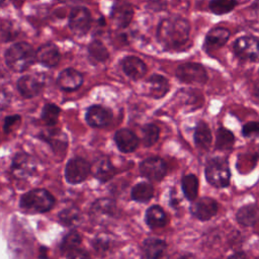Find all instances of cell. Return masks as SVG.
Masks as SVG:
<instances>
[{
    "label": "cell",
    "instance_id": "6da1fadb",
    "mask_svg": "<svg viewBox=\"0 0 259 259\" xmlns=\"http://www.w3.org/2000/svg\"><path fill=\"white\" fill-rule=\"evenodd\" d=\"M190 25L179 16L163 19L157 29V39L166 50H180L186 47L189 39Z\"/></svg>",
    "mask_w": 259,
    "mask_h": 259
},
{
    "label": "cell",
    "instance_id": "7a4b0ae2",
    "mask_svg": "<svg viewBox=\"0 0 259 259\" xmlns=\"http://www.w3.org/2000/svg\"><path fill=\"white\" fill-rule=\"evenodd\" d=\"M36 52L27 42H16L7 49L4 55L7 67L14 72H22L36 60Z\"/></svg>",
    "mask_w": 259,
    "mask_h": 259
},
{
    "label": "cell",
    "instance_id": "3957f363",
    "mask_svg": "<svg viewBox=\"0 0 259 259\" xmlns=\"http://www.w3.org/2000/svg\"><path fill=\"white\" fill-rule=\"evenodd\" d=\"M55 203L54 196L46 189H32L20 198V206L30 212H47Z\"/></svg>",
    "mask_w": 259,
    "mask_h": 259
},
{
    "label": "cell",
    "instance_id": "277c9868",
    "mask_svg": "<svg viewBox=\"0 0 259 259\" xmlns=\"http://www.w3.org/2000/svg\"><path fill=\"white\" fill-rule=\"evenodd\" d=\"M205 178L214 187H227L231 178L228 162L221 157L210 159L205 166Z\"/></svg>",
    "mask_w": 259,
    "mask_h": 259
},
{
    "label": "cell",
    "instance_id": "5b68a950",
    "mask_svg": "<svg viewBox=\"0 0 259 259\" xmlns=\"http://www.w3.org/2000/svg\"><path fill=\"white\" fill-rule=\"evenodd\" d=\"M177 78L188 84H204L207 81V74L204 67L197 63H184L176 70Z\"/></svg>",
    "mask_w": 259,
    "mask_h": 259
},
{
    "label": "cell",
    "instance_id": "8992f818",
    "mask_svg": "<svg viewBox=\"0 0 259 259\" xmlns=\"http://www.w3.org/2000/svg\"><path fill=\"white\" fill-rule=\"evenodd\" d=\"M89 214L95 224H105L116 214V204L112 199L99 198L90 207Z\"/></svg>",
    "mask_w": 259,
    "mask_h": 259
},
{
    "label": "cell",
    "instance_id": "52a82bcc",
    "mask_svg": "<svg viewBox=\"0 0 259 259\" xmlns=\"http://www.w3.org/2000/svg\"><path fill=\"white\" fill-rule=\"evenodd\" d=\"M90 171L91 166L85 159L73 158L66 165L65 178L71 184H78L88 177Z\"/></svg>",
    "mask_w": 259,
    "mask_h": 259
},
{
    "label": "cell",
    "instance_id": "ba28073f",
    "mask_svg": "<svg viewBox=\"0 0 259 259\" xmlns=\"http://www.w3.org/2000/svg\"><path fill=\"white\" fill-rule=\"evenodd\" d=\"M36 170V161L27 153H18L11 163V172L14 177L24 179L31 176Z\"/></svg>",
    "mask_w": 259,
    "mask_h": 259
},
{
    "label": "cell",
    "instance_id": "9c48e42d",
    "mask_svg": "<svg viewBox=\"0 0 259 259\" xmlns=\"http://www.w3.org/2000/svg\"><path fill=\"white\" fill-rule=\"evenodd\" d=\"M69 26L77 35H84L91 26V15L87 8L78 6L71 10L69 16Z\"/></svg>",
    "mask_w": 259,
    "mask_h": 259
},
{
    "label": "cell",
    "instance_id": "30bf717a",
    "mask_svg": "<svg viewBox=\"0 0 259 259\" xmlns=\"http://www.w3.org/2000/svg\"><path fill=\"white\" fill-rule=\"evenodd\" d=\"M234 53L242 60L254 61L259 56V40L252 36H241L234 44Z\"/></svg>",
    "mask_w": 259,
    "mask_h": 259
},
{
    "label": "cell",
    "instance_id": "8fae6325",
    "mask_svg": "<svg viewBox=\"0 0 259 259\" xmlns=\"http://www.w3.org/2000/svg\"><path fill=\"white\" fill-rule=\"evenodd\" d=\"M141 174L152 181L162 180L167 172V165L159 157H151L144 160L140 165Z\"/></svg>",
    "mask_w": 259,
    "mask_h": 259
},
{
    "label": "cell",
    "instance_id": "7c38bea8",
    "mask_svg": "<svg viewBox=\"0 0 259 259\" xmlns=\"http://www.w3.org/2000/svg\"><path fill=\"white\" fill-rule=\"evenodd\" d=\"M44 87V81L34 75H24L17 81V89L25 98H32L40 93Z\"/></svg>",
    "mask_w": 259,
    "mask_h": 259
},
{
    "label": "cell",
    "instance_id": "4fadbf2b",
    "mask_svg": "<svg viewBox=\"0 0 259 259\" xmlns=\"http://www.w3.org/2000/svg\"><path fill=\"white\" fill-rule=\"evenodd\" d=\"M86 121L93 127H103L112 119L111 111L101 105H92L86 112Z\"/></svg>",
    "mask_w": 259,
    "mask_h": 259
},
{
    "label": "cell",
    "instance_id": "5bb4252c",
    "mask_svg": "<svg viewBox=\"0 0 259 259\" xmlns=\"http://www.w3.org/2000/svg\"><path fill=\"white\" fill-rule=\"evenodd\" d=\"M218 207V202L213 198L202 197L192 204L190 210L198 220L207 221L217 213Z\"/></svg>",
    "mask_w": 259,
    "mask_h": 259
},
{
    "label": "cell",
    "instance_id": "9a60e30c",
    "mask_svg": "<svg viewBox=\"0 0 259 259\" xmlns=\"http://www.w3.org/2000/svg\"><path fill=\"white\" fill-rule=\"evenodd\" d=\"M134 9L131 4L124 1H117L111 10L110 17L113 23L118 27H125L132 21Z\"/></svg>",
    "mask_w": 259,
    "mask_h": 259
},
{
    "label": "cell",
    "instance_id": "2e32d148",
    "mask_svg": "<svg viewBox=\"0 0 259 259\" xmlns=\"http://www.w3.org/2000/svg\"><path fill=\"white\" fill-rule=\"evenodd\" d=\"M83 83L82 74L72 68L63 70L57 79V85L59 88L65 91H73L79 88Z\"/></svg>",
    "mask_w": 259,
    "mask_h": 259
},
{
    "label": "cell",
    "instance_id": "e0dca14e",
    "mask_svg": "<svg viewBox=\"0 0 259 259\" xmlns=\"http://www.w3.org/2000/svg\"><path fill=\"white\" fill-rule=\"evenodd\" d=\"M35 55L36 61L49 68L55 67L59 63L61 57L58 47L52 42H48L40 46L37 49Z\"/></svg>",
    "mask_w": 259,
    "mask_h": 259
},
{
    "label": "cell",
    "instance_id": "ac0fdd59",
    "mask_svg": "<svg viewBox=\"0 0 259 259\" xmlns=\"http://www.w3.org/2000/svg\"><path fill=\"white\" fill-rule=\"evenodd\" d=\"M121 67L126 76L134 80L143 78L147 73L146 64L136 56H127L121 61Z\"/></svg>",
    "mask_w": 259,
    "mask_h": 259
},
{
    "label": "cell",
    "instance_id": "d6986e66",
    "mask_svg": "<svg viewBox=\"0 0 259 259\" xmlns=\"http://www.w3.org/2000/svg\"><path fill=\"white\" fill-rule=\"evenodd\" d=\"M114 141L119 151L123 153L135 151L139 145L138 137L127 128L118 130L114 135Z\"/></svg>",
    "mask_w": 259,
    "mask_h": 259
},
{
    "label": "cell",
    "instance_id": "ffe728a7",
    "mask_svg": "<svg viewBox=\"0 0 259 259\" xmlns=\"http://www.w3.org/2000/svg\"><path fill=\"white\" fill-rule=\"evenodd\" d=\"M230 31L229 29L225 27H214L210 29L206 36L204 41V48L205 50H217L223 47L230 37Z\"/></svg>",
    "mask_w": 259,
    "mask_h": 259
},
{
    "label": "cell",
    "instance_id": "44dd1931",
    "mask_svg": "<svg viewBox=\"0 0 259 259\" xmlns=\"http://www.w3.org/2000/svg\"><path fill=\"white\" fill-rule=\"evenodd\" d=\"M166 251V243L160 239L149 238L143 243V252L148 259H160Z\"/></svg>",
    "mask_w": 259,
    "mask_h": 259
},
{
    "label": "cell",
    "instance_id": "7402d4cb",
    "mask_svg": "<svg viewBox=\"0 0 259 259\" xmlns=\"http://www.w3.org/2000/svg\"><path fill=\"white\" fill-rule=\"evenodd\" d=\"M93 175L100 182H106L115 175V169L110 161L105 158H100L92 167Z\"/></svg>",
    "mask_w": 259,
    "mask_h": 259
},
{
    "label": "cell",
    "instance_id": "603a6c76",
    "mask_svg": "<svg viewBox=\"0 0 259 259\" xmlns=\"http://www.w3.org/2000/svg\"><path fill=\"white\" fill-rule=\"evenodd\" d=\"M149 85V95L154 98L163 97L169 90V82L168 80L162 76L155 74L150 77L148 80Z\"/></svg>",
    "mask_w": 259,
    "mask_h": 259
},
{
    "label": "cell",
    "instance_id": "cb8c5ba5",
    "mask_svg": "<svg viewBox=\"0 0 259 259\" xmlns=\"http://www.w3.org/2000/svg\"><path fill=\"white\" fill-rule=\"evenodd\" d=\"M194 143L203 151H207L211 145V132L204 121H199L195 126Z\"/></svg>",
    "mask_w": 259,
    "mask_h": 259
},
{
    "label": "cell",
    "instance_id": "d4e9b609",
    "mask_svg": "<svg viewBox=\"0 0 259 259\" xmlns=\"http://www.w3.org/2000/svg\"><path fill=\"white\" fill-rule=\"evenodd\" d=\"M145 220L150 228H160L166 224V213L161 206L152 205L147 209Z\"/></svg>",
    "mask_w": 259,
    "mask_h": 259
},
{
    "label": "cell",
    "instance_id": "484cf974",
    "mask_svg": "<svg viewBox=\"0 0 259 259\" xmlns=\"http://www.w3.org/2000/svg\"><path fill=\"white\" fill-rule=\"evenodd\" d=\"M41 138L50 144L54 151H64L67 147V137L59 130L49 131L41 135Z\"/></svg>",
    "mask_w": 259,
    "mask_h": 259
},
{
    "label": "cell",
    "instance_id": "4316f807",
    "mask_svg": "<svg viewBox=\"0 0 259 259\" xmlns=\"http://www.w3.org/2000/svg\"><path fill=\"white\" fill-rule=\"evenodd\" d=\"M154 194V188L152 184L148 182H141L135 185L132 189L131 196L134 200L139 202H147L149 201Z\"/></svg>",
    "mask_w": 259,
    "mask_h": 259
},
{
    "label": "cell",
    "instance_id": "83f0119b",
    "mask_svg": "<svg viewBox=\"0 0 259 259\" xmlns=\"http://www.w3.org/2000/svg\"><path fill=\"white\" fill-rule=\"evenodd\" d=\"M181 186H182L183 193L188 200L193 201L196 199L198 194V179L195 175L193 174L185 175L182 178Z\"/></svg>",
    "mask_w": 259,
    "mask_h": 259
},
{
    "label": "cell",
    "instance_id": "f1b7e54d",
    "mask_svg": "<svg viewBox=\"0 0 259 259\" xmlns=\"http://www.w3.org/2000/svg\"><path fill=\"white\" fill-rule=\"evenodd\" d=\"M235 143V137L233 133L225 127H220L217 131L215 148L221 151L231 150Z\"/></svg>",
    "mask_w": 259,
    "mask_h": 259
},
{
    "label": "cell",
    "instance_id": "f546056e",
    "mask_svg": "<svg viewBox=\"0 0 259 259\" xmlns=\"http://www.w3.org/2000/svg\"><path fill=\"white\" fill-rule=\"evenodd\" d=\"M236 219H237L238 223H240L243 226H246V227L253 226L257 219L256 207L252 204L242 206L241 208L238 209Z\"/></svg>",
    "mask_w": 259,
    "mask_h": 259
},
{
    "label": "cell",
    "instance_id": "4dcf8cb0",
    "mask_svg": "<svg viewBox=\"0 0 259 259\" xmlns=\"http://www.w3.org/2000/svg\"><path fill=\"white\" fill-rule=\"evenodd\" d=\"M81 241H82V239H81V236H80V234L78 232L72 231V232L68 233L63 238L62 243H61V251H62V253L68 256L73 251L79 249Z\"/></svg>",
    "mask_w": 259,
    "mask_h": 259
},
{
    "label": "cell",
    "instance_id": "1f68e13d",
    "mask_svg": "<svg viewBox=\"0 0 259 259\" xmlns=\"http://www.w3.org/2000/svg\"><path fill=\"white\" fill-rule=\"evenodd\" d=\"M59 221L67 227H74L76 226L81 219V212L76 206H70L64 208L59 212Z\"/></svg>",
    "mask_w": 259,
    "mask_h": 259
},
{
    "label": "cell",
    "instance_id": "d6a6232c",
    "mask_svg": "<svg viewBox=\"0 0 259 259\" xmlns=\"http://www.w3.org/2000/svg\"><path fill=\"white\" fill-rule=\"evenodd\" d=\"M88 53L90 57L97 62H104L109 57V53L106 47L97 39H94L90 42V45L88 46Z\"/></svg>",
    "mask_w": 259,
    "mask_h": 259
},
{
    "label": "cell",
    "instance_id": "836d02e7",
    "mask_svg": "<svg viewBox=\"0 0 259 259\" xmlns=\"http://www.w3.org/2000/svg\"><path fill=\"white\" fill-rule=\"evenodd\" d=\"M237 4L236 0H210L208 6L212 13L222 15L232 11Z\"/></svg>",
    "mask_w": 259,
    "mask_h": 259
},
{
    "label": "cell",
    "instance_id": "e575fe53",
    "mask_svg": "<svg viewBox=\"0 0 259 259\" xmlns=\"http://www.w3.org/2000/svg\"><path fill=\"white\" fill-rule=\"evenodd\" d=\"M61 109L59 106L53 103H47L41 110V119L48 125H55L58 121Z\"/></svg>",
    "mask_w": 259,
    "mask_h": 259
},
{
    "label": "cell",
    "instance_id": "d590c367",
    "mask_svg": "<svg viewBox=\"0 0 259 259\" xmlns=\"http://www.w3.org/2000/svg\"><path fill=\"white\" fill-rule=\"evenodd\" d=\"M159 127L154 123H148L143 127V141L145 146H153L159 138Z\"/></svg>",
    "mask_w": 259,
    "mask_h": 259
},
{
    "label": "cell",
    "instance_id": "8d00e7d4",
    "mask_svg": "<svg viewBox=\"0 0 259 259\" xmlns=\"http://www.w3.org/2000/svg\"><path fill=\"white\" fill-rule=\"evenodd\" d=\"M94 249L99 253H104L110 248V239L106 235H99L93 241Z\"/></svg>",
    "mask_w": 259,
    "mask_h": 259
},
{
    "label": "cell",
    "instance_id": "74e56055",
    "mask_svg": "<svg viewBox=\"0 0 259 259\" xmlns=\"http://www.w3.org/2000/svg\"><path fill=\"white\" fill-rule=\"evenodd\" d=\"M242 134L244 137H259V122L249 121L243 125Z\"/></svg>",
    "mask_w": 259,
    "mask_h": 259
},
{
    "label": "cell",
    "instance_id": "f35d334b",
    "mask_svg": "<svg viewBox=\"0 0 259 259\" xmlns=\"http://www.w3.org/2000/svg\"><path fill=\"white\" fill-rule=\"evenodd\" d=\"M20 121V116L19 115H9L5 118L4 120V125H3V128H4V132L6 134L10 133L13 127L18 124V122Z\"/></svg>",
    "mask_w": 259,
    "mask_h": 259
},
{
    "label": "cell",
    "instance_id": "ab89813d",
    "mask_svg": "<svg viewBox=\"0 0 259 259\" xmlns=\"http://www.w3.org/2000/svg\"><path fill=\"white\" fill-rule=\"evenodd\" d=\"M68 259H90V256L85 250L77 249L68 255Z\"/></svg>",
    "mask_w": 259,
    "mask_h": 259
},
{
    "label": "cell",
    "instance_id": "60d3db41",
    "mask_svg": "<svg viewBox=\"0 0 259 259\" xmlns=\"http://www.w3.org/2000/svg\"><path fill=\"white\" fill-rule=\"evenodd\" d=\"M228 259H248V258L244 252H236L230 257H228Z\"/></svg>",
    "mask_w": 259,
    "mask_h": 259
},
{
    "label": "cell",
    "instance_id": "b9f144b4",
    "mask_svg": "<svg viewBox=\"0 0 259 259\" xmlns=\"http://www.w3.org/2000/svg\"><path fill=\"white\" fill-rule=\"evenodd\" d=\"M39 251H40V252H39V255H40L39 258H40V259H47V251H48L47 248L41 247Z\"/></svg>",
    "mask_w": 259,
    "mask_h": 259
},
{
    "label": "cell",
    "instance_id": "7bdbcfd3",
    "mask_svg": "<svg viewBox=\"0 0 259 259\" xmlns=\"http://www.w3.org/2000/svg\"><path fill=\"white\" fill-rule=\"evenodd\" d=\"M254 95L259 99V81L254 86Z\"/></svg>",
    "mask_w": 259,
    "mask_h": 259
}]
</instances>
